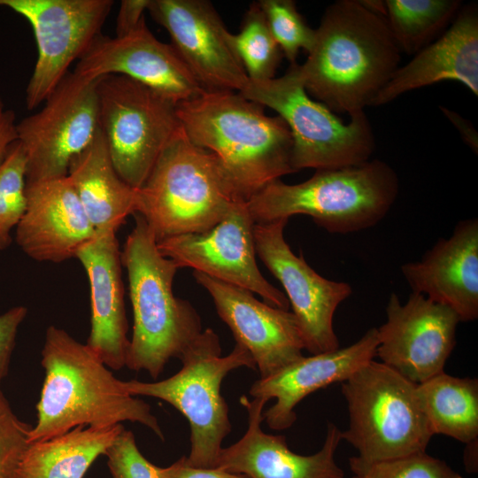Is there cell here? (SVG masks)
<instances>
[{
  "instance_id": "obj_26",
  "label": "cell",
  "mask_w": 478,
  "mask_h": 478,
  "mask_svg": "<svg viewBox=\"0 0 478 478\" xmlns=\"http://www.w3.org/2000/svg\"><path fill=\"white\" fill-rule=\"evenodd\" d=\"M123 428L121 424L78 426L55 437L31 442L20 461L18 478H83Z\"/></svg>"
},
{
  "instance_id": "obj_34",
  "label": "cell",
  "mask_w": 478,
  "mask_h": 478,
  "mask_svg": "<svg viewBox=\"0 0 478 478\" xmlns=\"http://www.w3.org/2000/svg\"><path fill=\"white\" fill-rule=\"evenodd\" d=\"M104 455L112 478H162L163 467L155 466L143 456L133 432L125 428Z\"/></svg>"
},
{
  "instance_id": "obj_11",
  "label": "cell",
  "mask_w": 478,
  "mask_h": 478,
  "mask_svg": "<svg viewBox=\"0 0 478 478\" xmlns=\"http://www.w3.org/2000/svg\"><path fill=\"white\" fill-rule=\"evenodd\" d=\"M98 79L69 71L43 107L17 123L27 182L66 176L72 159L92 143L99 130Z\"/></svg>"
},
{
  "instance_id": "obj_33",
  "label": "cell",
  "mask_w": 478,
  "mask_h": 478,
  "mask_svg": "<svg viewBox=\"0 0 478 478\" xmlns=\"http://www.w3.org/2000/svg\"><path fill=\"white\" fill-rule=\"evenodd\" d=\"M32 426L21 421L0 389V478H18Z\"/></svg>"
},
{
  "instance_id": "obj_13",
  "label": "cell",
  "mask_w": 478,
  "mask_h": 478,
  "mask_svg": "<svg viewBox=\"0 0 478 478\" xmlns=\"http://www.w3.org/2000/svg\"><path fill=\"white\" fill-rule=\"evenodd\" d=\"M288 220L254 224L256 253L283 286L305 350L312 354L336 350L340 345L333 327L334 315L339 305L351 296V286L322 277L302 255L293 253L283 235Z\"/></svg>"
},
{
  "instance_id": "obj_29",
  "label": "cell",
  "mask_w": 478,
  "mask_h": 478,
  "mask_svg": "<svg viewBox=\"0 0 478 478\" xmlns=\"http://www.w3.org/2000/svg\"><path fill=\"white\" fill-rule=\"evenodd\" d=\"M230 42L249 80L274 78L283 55L258 2L251 4L239 33L231 34Z\"/></svg>"
},
{
  "instance_id": "obj_19",
  "label": "cell",
  "mask_w": 478,
  "mask_h": 478,
  "mask_svg": "<svg viewBox=\"0 0 478 478\" xmlns=\"http://www.w3.org/2000/svg\"><path fill=\"white\" fill-rule=\"evenodd\" d=\"M248 412V428L236 443L222 447L214 467L246 478H344L335 459L342 441L341 430L328 423L321 449L312 455L292 451L285 436L265 433L261 428L266 400L245 396L240 398Z\"/></svg>"
},
{
  "instance_id": "obj_16",
  "label": "cell",
  "mask_w": 478,
  "mask_h": 478,
  "mask_svg": "<svg viewBox=\"0 0 478 478\" xmlns=\"http://www.w3.org/2000/svg\"><path fill=\"white\" fill-rule=\"evenodd\" d=\"M147 11L205 91L241 92L249 81L213 5L205 0H150Z\"/></svg>"
},
{
  "instance_id": "obj_17",
  "label": "cell",
  "mask_w": 478,
  "mask_h": 478,
  "mask_svg": "<svg viewBox=\"0 0 478 478\" xmlns=\"http://www.w3.org/2000/svg\"><path fill=\"white\" fill-rule=\"evenodd\" d=\"M73 72L89 80L124 75L176 104L204 90L174 48L154 36L145 17L124 36L98 35L77 61Z\"/></svg>"
},
{
  "instance_id": "obj_4",
  "label": "cell",
  "mask_w": 478,
  "mask_h": 478,
  "mask_svg": "<svg viewBox=\"0 0 478 478\" xmlns=\"http://www.w3.org/2000/svg\"><path fill=\"white\" fill-rule=\"evenodd\" d=\"M134 215L135 227L121 251L134 314L126 366L157 379L172 358H180L202 326L192 305L173 292L178 265L160 253L145 220Z\"/></svg>"
},
{
  "instance_id": "obj_5",
  "label": "cell",
  "mask_w": 478,
  "mask_h": 478,
  "mask_svg": "<svg viewBox=\"0 0 478 478\" xmlns=\"http://www.w3.org/2000/svg\"><path fill=\"white\" fill-rule=\"evenodd\" d=\"M399 190L395 170L380 159L358 166L316 170L308 180L287 184L271 181L247 202L255 223L310 216L329 233L349 234L379 223Z\"/></svg>"
},
{
  "instance_id": "obj_41",
  "label": "cell",
  "mask_w": 478,
  "mask_h": 478,
  "mask_svg": "<svg viewBox=\"0 0 478 478\" xmlns=\"http://www.w3.org/2000/svg\"><path fill=\"white\" fill-rule=\"evenodd\" d=\"M351 478H358L357 476L353 475Z\"/></svg>"
},
{
  "instance_id": "obj_37",
  "label": "cell",
  "mask_w": 478,
  "mask_h": 478,
  "mask_svg": "<svg viewBox=\"0 0 478 478\" xmlns=\"http://www.w3.org/2000/svg\"><path fill=\"white\" fill-rule=\"evenodd\" d=\"M150 0H123L116 19V36L120 37L134 30L144 18Z\"/></svg>"
},
{
  "instance_id": "obj_24",
  "label": "cell",
  "mask_w": 478,
  "mask_h": 478,
  "mask_svg": "<svg viewBox=\"0 0 478 478\" xmlns=\"http://www.w3.org/2000/svg\"><path fill=\"white\" fill-rule=\"evenodd\" d=\"M443 81H456L478 96V9L461 6L450 27L398 67L370 106L390 103L408 91Z\"/></svg>"
},
{
  "instance_id": "obj_40",
  "label": "cell",
  "mask_w": 478,
  "mask_h": 478,
  "mask_svg": "<svg viewBox=\"0 0 478 478\" xmlns=\"http://www.w3.org/2000/svg\"><path fill=\"white\" fill-rule=\"evenodd\" d=\"M477 441L475 440L466 444L464 463L466 470L469 473L477 472Z\"/></svg>"
},
{
  "instance_id": "obj_9",
  "label": "cell",
  "mask_w": 478,
  "mask_h": 478,
  "mask_svg": "<svg viewBox=\"0 0 478 478\" xmlns=\"http://www.w3.org/2000/svg\"><path fill=\"white\" fill-rule=\"evenodd\" d=\"M239 93L273 109L285 121L293 140L291 164L296 172L358 166L370 160L374 151L375 139L365 112L343 122L324 104L311 98L297 63L281 77L249 80Z\"/></svg>"
},
{
  "instance_id": "obj_35",
  "label": "cell",
  "mask_w": 478,
  "mask_h": 478,
  "mask_svg": "<svg viewBox=\"0 0 478 478\" xmlns=\"http://www.w3.org/2000/svg\"><path fill=\"white\" fill-rule=\"evenodd\" d=\"M27 313V309L19 305L0 315V389L8 373L19 328Z\"/></svg>"
},
{
  "instance_id": "obj_30",
  "label": "cell",
  "mask_w": 478,
  "mask_h": 478,
  "mask_svg": "<svg viewBox=\"0 0 478 478\" xmlns=\"http://www.w3.org/2000/svg\"><path fill=\"white\" fill-rule=\"evenodd\" d=\"M27 158L19 141L10 148L0 165V250L11 242L27 206Z\"/></svg>"
},
{
  "instance_id": "obj_36",
  "label": "cell",
  "mask_w": 478,
  "mask_h": 478,
  "mask_svg": "<svg viewBox=\"0 0 478 478\" xmlns=\"http://www.w3.org/2000/svg\"><path fill=\"white\" fill-rule=\"evenodd\" d=\"M162 478H246L220 468H204L189 466L183 456L169 466L163 467Z\"/></svg>"
},
{
  "instance_id": "obj_38",
  "label": "cell",
  "mask_w": 478,
  "mask_h": 478,
  "mask_svg": "<svg viewBox=\"0 0 478 478\" xmlns=\"http://www.w3.org/2000/svg\"><path fill=\"white\" fill-rule=\"evenodd\" d=\"M15 113L6 109L0 96V165L4 160L11 146L18 141Z\"/></svg>"
},
{
  "instance_id": "obj_12",
  "label": "cell",
  "mask_w": 478,
  "mask_h": 478,
  "mask_svg": "<svg viewBox=\"0 0 478 478\" xmlns=\"http://www.w3.org/2000/svg\"><path fill=\"white\" fill-rule=\"evenodd\" d=\"M31 25L37 59L26 89V105L43 103L69 72L73 62L102 34L112 0H0Z\"/></svg>"
},
{
  "instance_id": "obj_1",
  "label": "cell",
  "mask_w": 478,
  "mask_h": 478,
  "mask_svg": "<svg viewBox=\"0 0 478 478\" xmlns=\"http://www.w3.org/2000/svg\"><path fill=\"white\" fill-rule=\"evenodd\" d=\"M400 53L384 16L363 1L338 0L325 10L300 73L309 96L351 115L370 106L399 67Z\"/></svg>"
},
{
  "instance_id": "obj_6",
  "label": "cell",
  "mask_w": 478,
  "mask_h": 478,
  "mask_svg": "<svg viewBox=\"0 0 478 478\" xmlns=\"http://www.w3.org/2000/svg\"><path fill=\"white\" fill-rule=\"evenodd\" d=\"M241 201L219 158L194 144L181 126L136 189L135 213L158 242L206 231Z\"/></svg>"
},
{
  "instance_id": "obj_31",
  "label": "cell",
  "mask_w": 478,
  "mask_h": 478,
  "mask_svg": "<svg viewBox=\"0 0 478 478\" xmlns=\"http://www.w3.org/2000/svg\"><path fill=\"white\" fill-rule=\"evenodd\" d=\"M270 31L290 65L297 63L300 50L308 53L315 41V29L306 23L292 0H259Z\"/></svg>"
},
{
  "instance_id": "obj_21",
  "label": "cell",
  "mask_w": 478,
  "mask_h": 478,
  "mask_svg": "<svg viewBox=\"0 0 478 478\" xmlns=\"http://www.w3.org/2000/svg\"><path fill=\"white\" fill-rule=\"evenodd\" d=\"M412 292L448 306L460 321L478 318V220L458 222L419 261L401 266Z\"/></svg>"
},
{
  "instance_id": "obj_25",
  "label": "cell",
  "mask_w": 478,
  "mask_h": 478,
  "mask_svg": "<svg viewBox=\"0 0 478 478\" xmlns=\"http://www.w3.org/2000/svg\"><path fill=\"white\" fill-rule=\"evenodd\" d=\"M66 176L96 233L117 232L127 216L135 214L136 189L118 174L100 128L72 159Z\"/></svg>"
},
{
  "instance_id": "obj_18",
  "label": "cell",
  "mask_w": 478,
  "mask_h": 478,
  "mask_svg": "<svg viewBox=\"0 0 478 478\" xmlns=\"http://www.w3.org/2000/svg\"><path fill=\"white\" fill-rule=\"evenodd\" d=\"M193 275L212 297L217 313L230 328L236 343L251 355L260 378L304 356L303 338L292 312L260 302L243 288L196 271Z\"/></svg>"
},
{
  "instance_id": "obj_39",
  "label": "cell",
  "mask_w": 478,
  "mask_h": 478,
  "mask_svg": "<svg viewBox=\"0 0 478 478\" xmlns=\"http://www.w3.org/2000/svg\"><path fill=\"white\" fill-rule=\"evenodd\" d=\"M448 119L456 126L466 143L477 153L478 139L477 133L471 124L467 123L461 116L446 108H442Z\"/></svg>"
},
{
  "instance_id": "obj_15",
  "label": "cell",
  "mask_w": 478,
  "mask_h": 478,
  "mask_svg": "<svg viewBox=\"0 0 478 478\" xmlns=\"http://www.w3.org/2000/svg\"><path fill=\"white\" fill-rule=\"evenodd\" d=\"M387 320L377 328L375 357L415 384L444 372L460 322L454 311L412 292L403 305L391 293Z\"/></svg>"
},
{
  "instance_id": "obj_20",
  "label": "cell",
  "mask_w": 478,
  "mask_h": 478,
  "mask_svg": "<svg viewBox=\"0 0 478 478\" xmlns=\"http://www.w3.org/2000/svg\"><path fill=\"white\" fill-rule=\"evenodd\" d=\"M26 195L15 239L29 258L55 263L75 258L96 235L67 176L27 182Z\"/></svg>"
},
{
  "instance_id": "obj_32",
  "label": "cell",
  "mask_w": 478,
  "mask_h": 478,
  "mask_svg": "<svg viewBox=\"0 0 478 478\" xmlns=\"http://www.w3.org/2000/svg\"><path fill=\"white\" fill-rule=\"evenodd\" d=\"M349 463L358 478H463L445 461L426 451L369 463L354 456Z\"/></svg>"
},
{
  "instance_id": "obj_22",
  "label": "cell",
  "mask_w": 478,
  "mask_h": 478,
  "mask_svg": "<svg viewBox=\"0 0 478 478\" xmlns=\"http://www.w3.org/2000/svg\"><path fill=\"white\" fill-rule=\"evenodd\" d=\"M377 328L368 329L354 343L334 351L301 357L278 372L257 380L250 389L254 398L275 404L263 412V420L274 430L289 428L297 420L294 412L309 394L335 382H343L374 359Z\"/></svg>"
},
{
  "instance_id": "obj_3",
  "label": "cell",
  "mask_w": 478,
  "mask_h": 478,
  "mask_svg": "<svg viewBox=\"0 0 478 478\" xmlns=\"http://www.w3.org/2000/svg\"><path fill=\"white\" fill-rule=\"evenodd\" d=\"M42 366L45 377L29 443L55 437L78 426L105 428L123 421L139 422L164 439L150 406L127 392L121 381L87 345L64 329L47 328Z\"/></svg>"
},
{
  "instance_id": "obj_27",
  "label": "cell",
  "mask_w": 478,
  "mask_h": 478,
  "mask_svg": "<svg viewBox=\"0 0 478 478\" xmlns=\"http://www.w3.org/2000/svg\"><path fill=\"white\" fill-rule=\"evenodd\" d=\"M417 395L435 435L467 444L478 440V381L440 373L417 384Z\"/></svg>"
},
{
  "instance_id": "obj_10",
  "label": "cell",
  "mask_w": 478,
  "mask_h": 478,
  "mask_svg": "<svg viewBox=\"0 0 478 478\" xmlns=\"http://www.w3.org/2000/svg\"><path fill=\"white\" fill-rule=\"evenodd\" d=\"M98 121L120 178L140 189L181 127L176 103L124 75L97 81Z\"/></svg>"
},
{
  "instance_id": "obj_23",
  "label": "cell",
  "mask_w": 478,
  "mask_h": 478,
  "mask_svg": "<svg viewBox=\"0 0 478 478\" xmlns=\"http://www.w3.org/2000/svg\"><path fill=\"white\" fill-rule=\"evenodd\" d=\"M116 233L96 232L75 258L90 289L91 329L86 345L106 366L120 370L126 366L130 340Z\"/></svg>"
},
{
  "instance_id": "obj_14",
  "label": "cell",
  "mask_w": 478,
  "mask_h": 478,
  "mask_svg": "<svg viewBox=\"0 0 478 478\" xmlns=\"http://www.w3.org/2000/svg\"><path fill=\"white\" fill-rule=\"evenodd\" d=\"M254 224L246 202L241 201L210 229L162 239L158 242V248L179 268L191 267L256 293L272 306L289 310V303L284 293L269 283L258 270Z\"/></svg>"
},
{
  "instance_id": "obj_28",
  "label": "cell",
  "mask_w": 478,
  "mask_h": 478,
  "mask_svg": "<svg viewBox=\"0 0 478 478\" xmlns=\"http://www.w3.org/2000/svg\"><path fill=\"white\" fill-rule=\"evenodd\" d=\"M385 19L399 50L415 55L452 23L460 0H386Z\"/></svg>"
},
{
  "instance_id": "obj_2",
  "label": "cell",
  "mask_w": 478,
  "mask_h": 478,
  "mask_svg": "<svg viewBox=\"0 0 478 478\" xmlns=\"http://www.w3.org/2000/svg\"><path fill=\"white\" fill-rule=\"evenodd\" d=\"M264 108L229 90H203L176 104L188 138L219 158L245 202L271 181L296 173L291 133L280 116H267Z\"/></svg>"
},
{
  "instance_id": "obj_7",
  "label": "cell",
  "mask_w": 478,
  "mask_h": 478,
  "mask_svg": "<svg viewBox=\"0 0 478 478\" xmlns=\"http://www.w3.org/2000/svg\"><path fill=\"white\" fill-rule=\"evenodd\" d=\"M182 366L176 374L160 382L121 381L132 396L159 398L173 405L188 420L190 427V451L187 463L195 467L213 468L230 433L227 405L220 386L227 374L246 366L256 370L250 352L236 343L227 356H221L218 335L206 328L188 346L179 358Z\"/></svg>"
},
{
  "instance_id": "obj_8",
  "label": "cell",
  "mask_w": 478,
  "mask_h": 478,
  "mask_svg": "<svg viewBox=\"0 0 478 478\" xmlns=\"http://www.w3.org/2000/svg\"><path fill=\"white\" fill-rule=\"evenodd\" d=\"M349 427L341 431L364 462L425 452L433 436L417 384L375 359L341 382Z\"/></svg>"
}]
</instances>
